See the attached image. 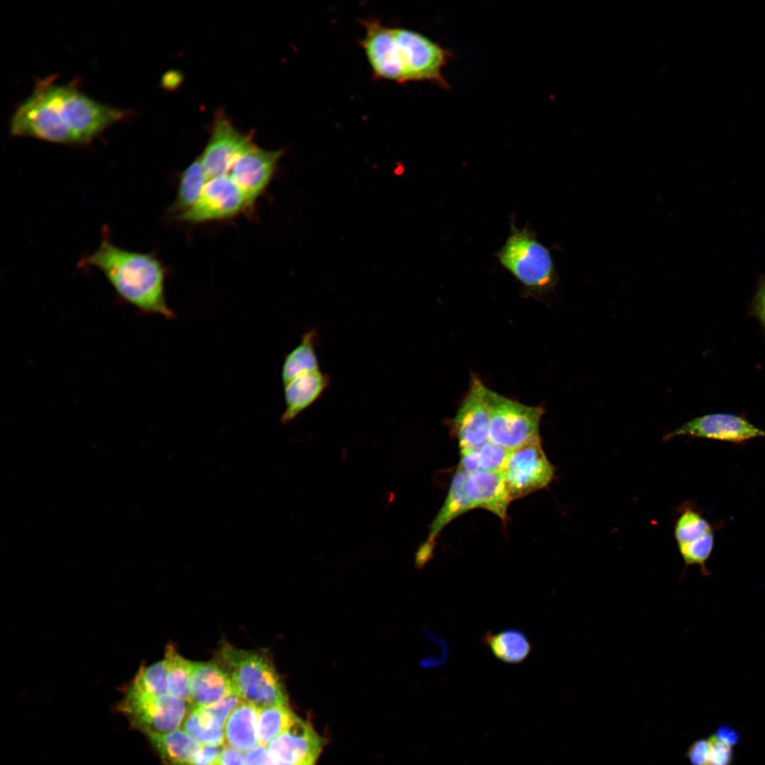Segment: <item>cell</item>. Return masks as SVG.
Segmentation results:
<instances>
[{
  "label": "cell",
  "instance_id": "obj_1",
  "mask_svg": "<svg viewBox=\"0 0 765 765\" xmlns=\"http://www.w3.org/2000/svg\"><path fill=\"white\" fill-rule=\"evenodd\" d=\"M52 74L35 80L31 94L18 103L10 120L13 137L81 146L90 144L113 124L130 117V109L101 103L79 89V79L56 82Z\"/></svg>",
  "mask_w": 765,
  "mask_h": 765
},
{
  "label": "cell",
  "instance_id": "obj_2",
  "mask_svg": "<svg viewBox=\"0 0 765 765\" xmlns=\"http://www.w3.org/2000/svg\"><path fill=\"white\" fill-rule=\"evenodd\" d=\"M360 23L365 30L360 45L375 79L399 84L429 81L447 87L442 69L451 56L448 50L410 29L388 27L374 18Z\"/></svg>",
  "mask_w": 765,
  "mask_h": 765
},
{
  "label": "cell",
  "instance_id": "obj_3",
  "mask_svg": "<svg viewBox=\"0 0 765 765\" xmlns=\"http://www.w3.org/2000/svg\"><path fill=\"white\" fill-rule=\"evenodd\" d=\"M77 266L101 272L120 298L139 310L175 317L165 298L166 269L162 262L153 253L118 246L108 227H103L96 249L82 256Z\"/></svg>",
  "mask_w": 765,
  "mask_h": 765
},
{
  "label": "cell",
  "instance_id": "obj_4",
  "mask_svg": "<svg viewBox=\"0 0 765 765\" xmlns=\"http://www.w3.org/2000/svg\"><path fill=\"white\" fill-rule=\"evenodd\" d=\"M217 659L229 674L234 693L242 701L259 708L288 705L281 680L271 658L265 652L242 650L225 643Z\"/></svg>",
  "mask_w": 765,
  "mask_h": 765
},
{
  "label": "cell",
  "instance_id": "obj_5",
  "mask_svg": "<svg viewBox=\"0 0 765 765\" xmlns=\"http://www.w3.org/2000/svg\"><path fill=\"white\" fill-rule=\"evenodd\" d=\"M497 257L506 270L528 288L548 289L557 283V276L549 249L526 228L519 230L512 225Z\"/></svg>",
  "mask_w": 765,
  "mask_h": 765
},
{
  "label": "cell",
  "instance_id": "obj_6",
  "mask_svg": "<svg viewBox=\"0 0 765 765\" xmlns=\"http://www.w3.org/2000/svg\"><path fill=\"white\" fill-rule=\"evenodd\" d=\"M489 441L514 450L540 441L539 424L543 409L508 399L487 388Z\"/></svg>",
  "mask_w": 765,
  "mask_h": 765
},
{
  "label": "cell",
  "instance_id": "obj_7",
  "mask_svg": "<svg viewBox=\"0 0 765 765\" xmlns=\"http://www.w3.org/2000/svg\"><path fill=\"white\" fill-rule=\"evenodd\" d=\"M191 707L189 703L166 692L155 696L125 693L118 708L132 725L150 735L178 729Z\"/></svg>",
  "mask_w": 765,
  "mask_h": 765
},
{
  "label": "cell",
  "instance_id": "obj_8",
  "mask_svg": "<svg viewBox=\"0 0 765 765\" xmlns=\"http://www.w3.org/2000/svg\"><path fill=\"white\" fill-rule=\"evenodd\" d=\"M253 204L229 174L208 180L198 200L178 216L180 221L200 224L233 218Z\"/></svg>",
  "mask_w": 765,
  "mask_h": 765
},
{
  "label": "cell",
  "instance_id": "obj_9",
  "mask_svg": "<svg viewBox=\"0 0 765 765\" xmlns=\"http://www.w3.org/2000/svg\"><path fill=\"white\" fill-rule=\"evenodd\" d=\"M555 471L539 441L512 450L502 474L513 500L547 487Z\"/></svg>",
  "mask_w": 765,
  "mask_h": 765
},
{
  "label": "cell",
  "instance_id": "obj_10",
  "mask_svg": "<svg viewBox=\"0 0 765 765\" xmlns=\"http://www.w3.org/2000/svg\"><path fill=\"white\" fill-rule=\"evenodd\" d=\"M254 145L251 135L242 133L223 113H217L200 156L209 179L228 174L238 159Z\"/></svg>",
  "mask_w": 765,
  "mask_h": 765
},
{
  "label": "cell",
  "instance_id": "obj_11",
  "mask_svg": "<svg viewBox=\"0 0 765 765\" xmlns=\"http://www.w3.org/2000/svg\"><path fill=\"white\" fill-rule=\"evenodd\" d=\"M487 390L479 379H472L470 390L453 419V430L460 449L479 450L489 441Z\"/></svg>",
  "mask_w": 765,
  "mask_h": 765
},
{
  "label": "cell",
  "instance_id": "obj_12",
  "mask_svg": "<svg viewBox=\"0 0 765 765\" xmlns=\"http://www.w3.org/2000/svg\"><path fill=\"white\" fill-rule=\"evenodd\" d=\"M323 745L322 737L312 726L295 715L288 727L268 744V749L279 765H314Z\"/></svg>",
  "mask_w": 765,
  "mask_h": 765
},
{
  "label": "cell",
  "instance_id": "obj_13",
  "mask_svg": "<svg viewBox=\"0 0 765 765\" xmlns=\"http://www.w3.org/2000/svg\"><path fill=\"white\" fill-rule=\"evenodd\" d=\"M693 436L733 443L764 437L765 431L744 418L724 413L703 415L688 421L664 436V441L676 436Z\"/></svg>",
  "mask_w": 765,
  "mask_h": 765
},
{
  "label": "cell",
  "instance_id": "obj_14",
  "mask_svg": "<svg viewBox=\"0 0 765 765\" xmlns=\"http://www.w3.org/2000/svg\"><path fill=\"white\" fill-rule=\"evenodd\" d=\"M283 154L282 149L267 150L255 144L238 159L228 174L253 205L270 184Z\"/></svg>",
  "mask_w": 765,
  "mask_h": 765
},
{
  "label": "cell",
  "instance_id": "obj_15",
  "mask_svg": "<svg viewBox=\"0 0 765 765\" xmlns=\"http://www.w3.org/2000/svg\"><path fill=\"white\" fill-rule=\"evenodd\" d=\"M465 487L474 508H483L506 521L512 499L502 472L480 470L468 475Z\"/></svg>",
  "mask_w": 765,
  "mask_h": 765
},
{
  "label": "cell",
  "instance_id": "obj_16",
  "mask_svg": "<svg viewBox=\"0 0 765 765\" xmlns=\"http://www.w3.org/2000/svg\"><path fill=\"white\" fill-rule=\"evenodd\" d=\"M191 704L208 706L235 693L229 674L217 662H193Z\"/></svg>",
  "mask_w": 765,
  "mask_h": 765
},
{
  "label": "cell",
  "instance_id": "obj_17",
  "mask_svg": "<svg viewBox=\"0 0 765 765\" xmlns=\"http://www.w3.org/2000/svg\"><path fill=\"white\" fill-rule=\"evenodd\" d=\"M327 375L319 370L299 375L284 384L285 409L281 421L287 424L311 406L329 385Z\"/></svg>",
  "mask_w": 765,
  "mask_h": 765
},
{
  "label": "cell",
  "instance_id": "obj_18",
  "mask_svg": "<svg viewBox=\"0 0 765 765\" xmlns=\"http://www.w3.org/2000/svg\"><path fill=\"white\" fill-rule=\"evenodd\" d=\"M259 708L242 701L231 713L225 725V741L240 752H247L259 744L258 717Z\"/></svg>",
  "mask_w": 765,
  "mask_h": 765
},
{
  "label": "cell",
  "instance_id": "obj_19",
  "mask_svg": "<svg viewBox=\"0 0 765 765\" xmlns=\"http://www.w3.org/2000/svg\"><path fill=\"white\" fill-rule=\"evenodd\" d=\"M148 737L165 765H193L202 746L179 728Z\"/></svg>",
  "mask_w": 765,
  "mask_h": 765
},
{
  "label": "cell",
  "instance_id": "obj_20",
  "mask_svg": "<svg viewBox=\"0 0 765 765\" xmlns=\"http://www.w3.org/2000/svg\"><path fill=\"white\" fill-rule=\"evenodd\" d=\"M468 475V473L458 466L446 499L430 525L426 543L434 547L436 538L448 523L462 514L474 509L465 487Z\"/></svg>",
  "mask_w": 765,
  "mask_h": 765
},
{
  "label": "cell",
  "instance_id": "obj_21",
  "mask_svg": "<svg viewBox=\"0 0 765 765\" xmlns=\"http://www.w3.org/2000/svg\"><path fill=\"white\" fill-rule=\"evenodd\" d=\"M482 641L496 658L508 664L522 662L532 651V645L527 636L517 629L487 633Z\"/></svg>",
  "mask_w": 765,
  "mask_h": 765
},
{
  "label": "cell",
  "instance_id": "obj_22",
  "mask_svg": "<svg viewBox=\"0 0 765 765\" xmlns=\"http://www.w3.org/2000/svg\"><path fill=\"white\" fill-rule=\"evenodd\" d=\"M208 180L199 157L181 173L170 212L179 215L193 206L200 198Z\"/></svg>",
  "mask_w": 765,
  "mask_h": 765
},
{
  "label": "cell",
  "instance_id": "obj_23",
  "mask_svg": "<svg viewBox=\"0 0 765 765\" xmlns=\"http://www.w3.org/2000/svg\"><path fill=\"white\" fill-rule=\"evenodd\" d=\"M316 336L314 330L307 332L300 343L285 356L281 373L283 384L299 375L319 370L314 348Z\"/></svg>",
  "mask_w": 765,
  "mask_h": 765
},
{
  "label": "cell",
  "instance_id": "obj_24",
  "mask_svg": "<svg viewBox=\"0 0 765 765\" xmlns=\"http://www.w3.org/2000/svg\"><path fill=\"white\" fill-rule=\"evenodd\" d=\"M166 692L191 704L193 662L182 657L172 645L165 650Z\"/></svg>",
  "mask_w": 765,
  "mask_h": 765
},
{
  "label": "cell",
  "instance_id": "obj_25",
  "mask_svg": "<svg viewBox=\"0 0 765 765\" xmlns=\"http://www.w3.org/2000/svg\"><path fill=\"white\" fill-rule=\"evenodd\" d=\"M295 714L288 705H273L259 708L258 738L259 744L268 745L290 725Z\"/></svg>",
  "mask_w": 765,
  "mask_h": 765
},
{
  "label": "cell",
  "instance_id": "obj_26",
  "mask_svg": "<svg viewBox=\"0 0 765 765\" xmlns=\"http://www.w3.org/2000/svg\"><path fill=\"white\" fill-rule=\"evenodd\" d=\"M166 692V669L164 659L139 669L125 694L155 696Z\"/></svg>",
  "mask_w": 765,
  "mask_h": 765
},
{
  "label": "cell",
  "instance_id": "obj_27",
  "mask_svg": "<svg viewBox=\"0 0 765 765\" xmlns=\"http://www.w3.org/2000/svg\"><path fill=\"white\" fill-rule=\"evenodd\" d=\"M712 531L709 523L697 511L685 509L678 518L674 526V537L677 545L693 543Z\"/></svg>",
  "mask_w": 765,
  "mask_h": 765
},
{
  "label": "cell",
  "instance_id": "obj_28",
  "mask_svg": "<svg viewBox=\"0 0 765 765\" xmlns=\"http://www.w3.org/2000/svg\"><path fill=\"white\" fill-rule=\"evenodd\" d=\"M242 701L233 693L222 701L208 706L196 707L199 722L207 730H221L231 713Z\"/></svg>",
  "mask_w": 765,
  "mask_h": 765
},
{
  "label": "cell",
  "instance_id": "obj_29",
  "mask_svg": "<svg viewBox=\"0 0 765 765\" xmlns=\"http://www.w3.org/2000/svg\"><path fill=\"white\" fill-rule=\"evenodd\" d=\"M183 730L203 745H223L225 733L221 730H207L201 727L196 706L191 707L183 723Z\"/></svg>",
  "mask_w": 765,
  "mask_h": 765
},
{
  "label": "cell",
  "instance_id": "obj_30",
  "mask_svg": "<svg viewBox=\"0 0 765 765\" xmlns=\"http://www.w3.org/2000/svg\"><path fill=\"white\" fill-rule=\"evenodd\" d=\"M713 545V533L710 531L703 538L693 543L678 546V548L686 566L698 565L704 570Z\"/></svg>",
  "mask_w": 765,
  "mask_h": 765
},
{
  "label": "cell",
  "instance_id": "obj_31",
  "mask_svg": "<svg viewBox=\"0 0 765 765\" xmlns=\"http://www.w3.org/2000/svg\"><path fill=\"white\" fill-rule=\"evenodd\" d=\"M481 470L503 472L511 450L490 441L478 450Z\"/></svg>",
  "mask_w": 765,
  "mask_h": 765
},
{
  "label": "cell",
  "instance_id": "obj_32",
  "mask_svg": "<svg viewBox=\"0 0 765 765\" xmlns=\"http://www.w3.org/2000/svg\"><path fill=\"white\" fill-rule=\"evenodd\" d=\"M710 752L708 765H730L732 753L731 747L720 742L715 736H711Z\"/></svg>",
  "mask_w": 765,
  "mask_h": 765
},
{
  "label": "cell",
  "instance_id": "obj_33",
  "mask_svg": "<svg viewBox=\"0 0 765 765\" xmlns=\"http://www.w3.org/2000/svg\"><path fill=\"white\" fill-rule=\"evenodd\" d=\"M710 743L708 740H698L691 745L688 756L693 765H708Z\"/></svg>",
  "mask_w": 765,
  "mask_h": 765
},
{
  "label": "cell",
  "instance_id": "obj_34",
  "mask_svg": "<svg viewBox=\"0 0 765 765\" xmlns=\"http://www.w3.org/2000/svg\"><path fill=\"white\" fill-rule=\"evenodd\" d=\"M246 765H279L271 756L268 747L258 744L245 754Z\"/></svg>",
  "mask_w": 765,
  "mask_h": 765
},
{
  "label": "cell",
  "instance_id": "obj_35",
  "mask_svg": "<svg viewBox=\"0 0 765 765\" xmlns=\"http://www.w3.org/2000/svg\"><path fill=\"white\" fill-rule=\"evenodd\" d=\"M223 745H203L193 765H217Z\"/></svg>",
  "mask_w": 765,
  "mask_h": 765
},
{
  "label": "cell",
  "instance_id": "obj_36",
  "mask_svg": "<svg viewBox=\"0 0 765 765\" xmlns=\"http://www.w3.org/2000/svg\"><path fill=\"white\" fill-rule=\"evenodd\" d=\"M458 466L468 475L480 471L478 450L460 449V461Z\"/></svg>",
  "mask_w": 765,
  "mask_h": 765
},
{
  "label": "cell",
  "instance_id": "obj_37",
  "mask_svg": "<svg viewBox=\"0 0 765 765\" xmlns=\"http://www.w3.org/2000/svg\"><path fill=\"white\" fill-rule=\"evenodd\" d=\"M217 765H246L245 755L230 746H224Z\"/></svg>",
  "mask_w": 765,
  "mask_h": 765
},
{
  "label": "cell",
  "instance_id": "obj_38",
  "mask_svg": "<svg viewBox=\"0 0 765 765\" xmlns=\"http://www.w3.org/2000/svg\"><path fill=\"white\" fill-rule=\"evenodd\" d=\"M753 312L765 330V279L759 285L753 301Z\"/></svg>",
  "mask_w": 765,
  "mask_h": 765
},
{
  "label": "cell",
  "instance_id": "obj_39",
  "mask_svg": "<svg viewBox=\"0 0 765 765\" xmlns=\"http://www.w3.org/2000/svg\"><path fill=\"white\" fill-rule=\"evenodd\" d=\"M715 737L720 742L730 747L736 744L740 740L739 733L735 730L726 725L721 726L718 729Z\"/></svg>",
  "mask_w": 765,
  "mask_h": 765
},
{
  "label": "cell",
  "instance_id": "obj_40",
  "mask_svg": "<svg viewBox=\"0 0 765 765\" xmlns=\"http://www.w3.org/2000/svg\"><path fill=\"white\" fill-rule=\"evenodd\" d=\"M177 76H178V74H176L175 72H174V73L169 72V73L164 74V75L163 76V79H162L163 85L165 87L175 85L176 84V81L180 79V78H178Z\"/></svg>",
  "mask_w": 765,
  "mask_h": 765
},
{
  "label": "cell",
  "instance_id": "obj_41",
  "mask_svg": "<svg viewBox=\"0 0 765 765\" xmlns=\"http://www.w3.org/2000/svg\"></svg>",
  "mask_w": 765,
  "mask_h": 765
}]
</instances>
